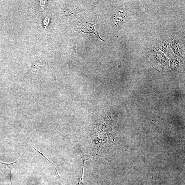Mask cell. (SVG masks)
<instances>
[{
    "mask_svg": "<svg viewBox=\"0 0 185 185\" xmlns=\"http://www.w3.org/2000/svg\"><path fill=\"white\" fill-rule=\"evenodd\" d=\"M81 31L85 33H93L95 34V35H98V32L96 31L94 26L91 24H87L85 25L82 30H81Z\"/></svg>",
    "mask_w": 185,
    "mask_h": 185,
    "instance_id": "6da1fadb",
    "label": "cell"
},
{
    "mask_svg": "<svg viewBox=\"0 0 185 185\" xmlns=\"http://www.w3.org/2000/svg\"><path fill=\"white\" fill-rule=\"evenodd\" d=\"M84 167L83 166L82 168V172L81 173V176L80 177L79 179V180L77 184L76 185H84V184L83 182V176L84 175ZM60 185H62L61 184Z\"/></svg>",
    "mask_w": 185,
    "mask_h": 185,
    "instance_id": "7a4b0ae2",
    "label": "cell"
},
{
    "mask_svg": "<svg viewBox=\"0 0 185 185\" xmlns=\"http://www.w3.org/2000/svg\"><path fill=\"white\" fill-rule=\"evenodd\" d=\"M33 148L36 151H37V152H38V153H40V154L43 157H44V158L46 159L47 161H48L49 162H50L52 164V165L54 166V168H55V170L56 171V173H57V175L58 177L59 178V179L60 180V176L59 175L58 173V172L57 171V169H56V167H55V166H54V164H53L52 163V162H51L50 161H49V160L47 158L44 156V155L43 154H42V153L41 152H39V150H38L37 149H36L34 147H33Z\"/></svg>",
    "mask_w": 185,
    "mask_h": 185,
    "instance_id": "3957f363",
    "label": "cell"
}]
</instances>
